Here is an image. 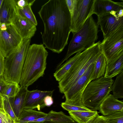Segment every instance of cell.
I'll list each match as a JSON object with an SVG mask.
<instances>
[{
    "label": "cell",
    "instance_id": "12",
    "mask_svg": "<svg viewBox=\"0 0 123 123\" xmlns=\"http://www.w3.org/2000/svg\"><path fill=\"white\" fill-rule=\"evenodd\" d=\"M12 24L22 39H31L37 30L36 26L31 22L18 14L13 20Z\"/></svg>",
    "mask_w": 123,
    "mask_h": 123
},
{
    "label": "cell",
    "instance_id": "2",
    "mask_svg": "<svg viewBox=\"0 0 123 123\" xmlns=\"http://www.w3.org/2000/svg\"><path fill=\"white\" fill-rule=\"evenodd\" d=\"M43 45H30L24 60L19 84L28 87L42 77L46 68L48 52Z\"/></svg>",
    "mask_w": 123,
    "mask_h": 123
},
{
    "label": "cell",
    "instance_id": "10",
    "mask_svg": "<svg viewBox=\"0 0 123 123\" xmlns=\"http://www.w3.org/2000/svg\"><path fill=\"white\" fill-rule=\"evenodd\" d=\"M94 63L90 66L83 74L63 93L66 98L65 101H81L82 95L85 89L89 83L92 81L91 79Z\"/></svg>",
    "mask_w": 123,
    "mask_h": 123
},
{
    "label": "cell",
    "instance_id": "26",
    "mask_svg": "<svg viewBox=\"0 0 123 123\" xmlns=\"http://www.w3.org/2000/svg\"><path fill=\"white\" fill-rule=\"evenodd\" d=\"M111 91L117 98H123V71L117 77L112 85Z\"/></svg>",
    "mask_w": 123,
    "mask_h": 123
},
{
    "label": "cell",
    "instance_id": "4",
    "mask_svg": "<svg viewBox=\"0 0 123 123\" xmlns=\"http://www.w3.org/2000/svg\"><path fill=\"white\" fill-rule=\"evenodd\" d=\"M98 26L91 15L81 28L73 34L66 54L57 65L56 69L74 53L81 52L93 45L98 39Z\"/></svg>",
    "mask_w": 123,
    "mask_h": 123
},
{
    "label": "cell",
    "instance_id": "20",
    "mask_svg": "<svg viewBox=\"0 0 123 123\" xmlns=\"http://www.w3.org/2000/svg\"><path fill=\"white\" fill-rule=\"evenodd\" d=\"M94 67L91 77V80L104 76L107 65L106 59L101 53L99 55L94 63Z\"/></svg>",
    "mask_w": 123,
    "mask_h": 123
},
{
    "label": "cell",
    "instance_id": "14",
    "mask_svg": "<svg viewBox=\"0 0 123 123\" xmlns=\"http://www.w3.org/2000/svg\"><path fill=\"white\" fill-rule=\"evenodd\" d=\"M18 7L15 0H3L0 7V24H12L18 14Z\"/></svg>",
    "mask_w": 123,
    "mask_h": 123
},
{
    "label": "cell",
    "instance_id": "6",
    "mask_svg": "<svg viewBox=\"0 0 123 123\" xmlns=\"http://www.w3.org/2000/svg\"><path fill=\"white\" fill-rule=\"evenodd\" d=\"M30 42L31 39H22L19 45L5 58L3 76L6 82L19 84Z\"/></svg>",
    "mask_w": 123,
    "mask_h": 123
},
{
    "label": "cell",
    "instance_id": "5",
    "mask_svg": "<svg viewBox=\"0 0 123 123\" xmlns=\"http://www.w3.org/2000/svg\"><path fill=\"white\" fill-rule=\"evenodd\" d=\"M113 80L104 76L93 80L88 84L82 95L83 104L91 110L97 111L111 91Z\"/></svg>",
    "mask_w": 123,
    "mask_h": 123
},
{
    "label": "cell",
    "instance_id": "35",
    "mask_svg": "<svg viewBox=\"0 0 123 123\" xmlns=\"http://www.w3.org/2000/svg\"><path fill=\"white\" fill-rule=\"evenodd\" d=\"M90 123H106L105 116L98 114L94 119Z\"/></svg>",
    "mask_w": 123,
    "mask_h": 123
},
{
    "label": "cell",
    "instance_id": "22",
    "mask_svg": "<svg viewBox=\"0 0 123 123\" xmlns=\"http://www.w3.org/2000/svg\"><path fill=\"white\" fill-rule=\"evenodd\" d=\"M43 112L34 109H24L18 118L17 123H26L46 116Z\"/></svg>",
    "mask_w": 123,
    "mask_h": 123
},
{
    "label": "cell",
    "instance_id": "9",
    "mask_svg": "<svg viewBox=\"0 0 123 123\" xmlns=\"http://www.w3.org/2000/svg\"><path fill=\"white\" fill-rule=\"evenodd\" d=\"M22 39L12 24L5 30H0V51L5 58L20 44Z\"/></svg>",
    "mask_w": 123,
    "mask_h": 123
},
{
    "label": "cell",
    "instance_id": "29",
    "mask_svg": "<svg viewBox=\"0 0 123 123\" xmlns=\"http://www.w3.org/2000/svg\"><path fill=\"white\" fill-rule=\"evenodd\" d=\"M105 117L106 123H123V111H116Z\"/></svg>",
    "mask_w": 123,
    "mask_h": 123
},
{
    "label": "cell",
    "instance_id": "37",
    "mask_svg": "<svg viewBox=\"0 0 123 123\" xmlns=\"http://www.w3.org/2000/svg\"><path fill=\"white\" fill-rule=\"evenodd\" d=\"M0 109H4L3 104V97L0 94Z\"/></svg>",
    "mask_w": 123,
    "mask_h": 123
},
{
    "label": "cell",
    "instance_id": "19",
    "mask_svg": "<svg viewBox=\"0 0 123 123\" xmlns=\"http://www.w3.org/2000/svg\"><path fill=\"white\" fill-rule=\"evenodd\" d=\"M72 118L77 123H90L98 114L97 111H76L68 112Z\"/></svg>",
    "mask_w": 123,
    "mask_h": 123
},
{
    "label": "cell",
    "instance_id": "7",
    "mask_svg": "<svg viewBox=\"0 0 123 123\" xmlns=\"http://www.w3.org/2000/svg\"><path fill=\"white\" fill-rule=\"evenodd\" d=\"M102 53L107 60V64L112 62L123 55V27H121L101 42Z\"/></svg>",
    "mask_w": 123,
    "mask_h": 123
},
{
    "label": "cell",
    "instance_id": "17",
    "mask_svg": "<svg viewBox=\"0 0 123 123\" xmlns=\"http://www.w3.org/2000/svg\"><path fill=\"white\" fill-rule=\"evenodd\" d=\"M99 110L104 116L116 111H123V102L116 98L113 94H109L101 103Z\"/></svg>",
    "mask_w": 123,
    "mask_h": 123
},
{
    "label": "cell",
    "instance_id": "28",
    "mask_svg": "<svg viewBox=\"0 0 123 123\" xmlns=\"http://www.w3.org/2000/svg\"><path fill=\"white\" fill-rule=\"evenodd\" d=\"M3 104L5 111L13 120L14 123H17L18 118L15 115L12 108L10 98L4 97Z\"/></svg>",
    "mask_w": 123,
    "mask_h": 123
},
{
    "label": "cell",
    "instance_id": "23",
    "mask_svg": "<svg viewBox=\"0 0 123 123\" xmlns=\"http://www.w3.org/2000/svg\"><path fill=\"white\" fill-rule=\"evenodd\" d=\"M81 52L78 53L73 57L67 60L56 70L53 76L56 80L59 82L66 74L72 66L78 59Z\"/></svg>",
    "mask_w": 123,
    "mask_h": 123
},
{
    "label": "cell",
    "instance_id": "21",
    "mask_svg": "<svg viewBox=\"0 0 123 123\" xmlns=\"http://www.w3.org/2000/svg\"><path fill=\"white\" fill-rule=\"evenodd\" d=\"M123 71V55L112 62L107 64L104 76L112 78Z\"/></svg>",
    "mask_w": 123,
    "mask_h": 123
},
{
    "label": "cell",
    "instance_id": "11",
    "mask_svg": "<svg viewBox=\"0 0 123 123\" xmlns=\"http://www.w3.org/2000/svg\"><path fill=\"white\" fill-rule=\"evenodd\" d=\"M117 13L112 11L97 16V24L100 27L104 38L123 27V17H119Z\"/></svg>",
    "mask_w": 123,
    "mask_h": 123
},
{
    "label": "cell",
    "instance_id": "25",
    "mask_svg": "<svg viewBox=\"0 0 123 123\" xmlns=\"http://www.w3.org/2000/svg\"><path fill=\"white\" fill-rule=\"evenodd\" d=\"M35 1V0H31L28 5L23 8L18 6V14L28 19L36 26L37 25V22L31 9V6Z\"/></svg>",
    "mask_w": 123,
    "mask_h": 123
},
{
    "label": "cell",
    "instance_id": "1",
    "mask_svg": "<svg viewBox=\"0 0 123 123\" xmlns=\"http://www.w3.org/2000/svg\"><path fill=\"white\" fill-rule=\"evenodd\" d=\"M38 13L44 25L43 44L53 52L61 53L68 43L71 32V15L65 0H49Z\"/></svg>",
    "mask_w": 123,
    "mask_h": 123
},
{
    "label": "cell",
    "instance_id": "36",
    "mask_svg": "<svg viewBox=\"0 0 123 123\" xmlns=\"http://www.w3.org/2000/svg\"><path fill=\"white\" fill-rule=\"evenodd\" d=\"M31 0H19L16 1L18 6L20 8H23L28 5Z\"/></svg>",
    "mask_w": 123,
    "mask_h": 123
},
{
    "label": "cell",
    "instance_id": "32",
    "mask_svg": "<svg viewBox=\"0 0 123 123\" xmlns=\"http://www.w3.org/2000/svg\"><path fill=\"white\" fill-rule=\"evenodd\" d=\"M52 96L47 95L44 98L43 102L45 106L49 107L53 104V101Z\"/></svg>",
    "mask_w": 123,
    "mask_h": 123
},
{
    "label": "cell",
    "instance_id": "16",
    "mask_svg": "<svg viewBox=\"0 0 123 123\" xmlns=\"http://www.w3.org/2000/svg\"><path fill=\"white\" fill-rule=\"evenodd\" d=\"M77 123L62 111H50L45 117L26 123Z\"/></svg>",
    "mask_w": 123,
    "mask_h": 123
},
{
    "label": "cell",
    "instance_id": "13",
    "mask_svg": "<svg viewBox=\"0 0 123 123\" xmlns=\"http://www.w3.org/2000/svg\"><path fill=\"white\" fill-rule=\"evenodd\" d=\"M54 90L50 91H42L37 90H28L27 94L24 109H34L39 111L45 106L43 102L47 96H52Z\"/></svg>",
    "mask_w": 123,
    "mask_h": 123
},
{
    "label": "cell",
    "instance_id": "38",
    "mask_svg": "<svg viewBox=\"0 0 123 123\" xmlns=\"http://www.w3.org/2000/svg\"><path fill=\"white\" fill-rule=\"evenodd\" d=\"M3 0H0V7L1 5V3L3 1Z\"/></svg>",
    "mask_w": 123,
    "mask_h": 123
},
{
    "label": "cell",
    "instance_id": "15",
    "mask_svg": "<svg viewBox=\"0 0 123 123\" xmlns=\"http://www.w3.org/2000/svg\"><path fill=\"white\" fill-rule=\"evenodd\" d=\"M123 9V2H115L111 0H95L93 14L97 16L112 11L117 13Z\"/></svg>",
    "mask_w": 123,
    "mask_h": 123
},
{
    "label": "cell",
    "instance_id": "27",
    "mask_svg": "<svg viewBox=\"0 0 123 123\" xmlns=\"http://www.w3.org/2000/svg\"><path fill=\"white\" fill-rule=\"evenodd\" d=\"M20 86L19 84L12 83H8L5 87L3 92V97H14L18 92Z\"/></svg>",
    "mask_w": 123,
    "mask_h": 123
},
{
    "label": "cell",
    "instance_id": "34",
    "mask_svg": "<svg viewBox=\"0 0 123 123\" xmlns=\"http://www.w3.org/2000/svg\"><path fill=\"white\" fill-rule=\"evenodd\" d=\"M5 57L0 51V76L3 75Z\"/></svg>",
    "mask_w": 123,
    "mask_h": 123
},
{
    "label": "cell",
    "instance_id": "33",
    "mask_svg": "<svg viewBox=\"0 0 123 123\" xmlns=\"http://www.w3.org/2000/svg\"><path fill=\"white\" fill-rule=\"evenodd\" d=\"M8 83L5 80L3 75L0 76V94L3 97L2 94L4 89Z\"/></svg>",
    "mask_w": 123,
    "mask_h": 123
},
{
    "label": "cell",
    "instance_id": "8",
    "mask_svg": "<svg viewBox=\"0 0 123 123\" xmlns=\"http://www.w3.org/2000/svg\"><path fill=\"white\" fill-rule=\"evenodd\" d=\"M95 0H78L76 9L71 16V32L73 34L80 30L87 19L93 14Z\"/></svg>",
    "mask_w": 123,
    "mask_h": 123
},
{
    "label": "cell",
    "instance_id": "18",
    "mask_svg": "<svg viewBox=\"0 0 123 123\" xmlns=\"http://www.w3.org/2000/svg\"><path fill=\"white\" fill-rule=\"evenodd\" d=\"M28 91V87H20L18 92L16 95L14 97L10 98L12 108L18 118L24 109Z\"/></svg>",
    "mask_w": 123,
    "mask_h": 123
},
{
    "label": "cell",
    "instance_id": "39",
    "mask_svg": "<svg viewBox=\"0 0 123 123\" xmlns=\"http://www.w3.org/2000/svg\"><path fill=\"white\" fill-rule=\"evenodd\" d=\"M46 123V122H44V123Z\"/></svg>",
    "mask_w": 123,
    "mask_h": 123
},
{
    "label": "cell",
    "instance_id": "3",
    "mask_svg": "<svg viewBox=\"0 0 123 123\" xmlns=\"http://www.w3.org/2000/svg\"><path fill=\"white\" fill-rule=\"evenodd\" d=\"M99 41L80 53L79 57L66 74L59 82L60 92L63 94L94 63L101 53Z\"/></svg>",
    "mask_w": 123,
    "mask_h": 123
},
{
    "label": "cell",
    "instance_id": "30",
    "mask_svg": "<svg viewBox=\"0 0 123 123\" xmlns=\"http://www.w3.org/2000/svg\"><path fill=\"white\" fill-rule=\"evenodd\" d=\"M14 121L4 109H0V123H13Z\"/></svg>",
    "mask_w": 123,
    "mask_h": 123
},
{
    "label": "cell",
    "instance_id": "31",
    "mask_svg": "<svg viewBox=\"0 0 123 123\" xmlns=\"http://www.w3.org/2000/svg\"><path fill=\"white\" fill-rule=\"evenodd\" d=\"M67 6L72 16L75 9L78 3V0H65Z\"/></svg>",
    "mask_w": 123,
    "mask_h": 123
},
{
    "label": "cell",
    "instance_id": "24",
    "mask_svg": "<svg viewBox=\"0 0 123 123\" xmlns=\"http://www.w3.org/2000/svg\"><path fill=\"white\" fill-rule=\"evenodd\" d=\"M61 105L64 109L68 112L92 110L84 106L81 101H65L62 103Z\"/></svg>",
    "mask_w": 123,
    "mask_h": 123
}]
</instances>
